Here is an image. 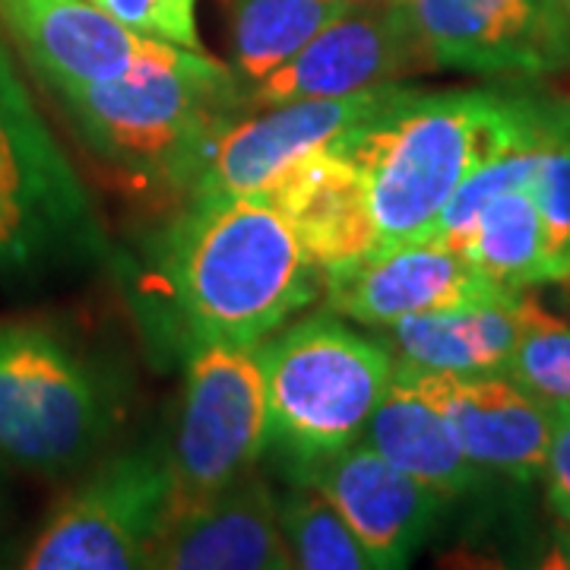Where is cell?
I'll return each instance as SVG.
<instances>
[{
  "mask_svg": "<svg viewBox=\"0 0 570 570\" xmlns=\"http://www.w3.org/2000/svg\"><path fill=\"white\" fill-rule=\"evenodd\" d=\"M554 115V108L489 89H415L403 105L340 137L333 149L358 178L374 250L434 238L460 184Z\"/></svg>",
  "mask_w": 570,
  "mask_h": 570,
  "instance_id": "6da1fadb",
  "label": "cell"
},
{
  "mask_svg": "<svg viewBox=\"0 0 570 570\" xmlns=\"http://www.w3.org/2000/svg\"><path fill=\"white\" fill-rule=\"evenodd\" d=\"M168 283L190 340L257 346L324 292V273L266 194L190 206L175 228Z\"/></svg>",
  "mask_w": 570,
  "mask_h": 570,
  "instance_id": "7a4b0ae2",
  "label": "cell"
},
{
  "mask_svg": "<svg viewBox=\"0 0 570 570\" xmlns=\"http://www.w3.org/2000/svg\"><path fill=\"white\" fill-rule=\"evenodd\" d=\"M51 89L99 156L175 178L194 175L213 134L247 105L232 67L168 41L118 80Z\"/></svg>",
  "mask_w": 570,
  "mask_h": 570,
  "instance_id": "3957f363",
  "label": "cell"
},
{
  "mask_svg": "<svg viewBox=\"0 0 570 570\" xmlns=\"http://www.w3.org/2000/svg\"><path fill=\"white\" fill-rule=\"evenodd\" d=\"M118 419V381L80 340L39 317H0V460L70 475L92 463Z\"/></svg>",
  "mask_w": 570,
  "mask_h": 570,
  "instance_id": "277c9868",
  "label": "cell"
},
{
  "mask_svg": "<svg viewBox=\"0 0 570 570\" xmlns=\"http://www.w3.org/2000/svg\"><path fill=\"white\" fill-rule=\"evenodd\" d=\"M269 444L295 463L362 441L384 400L396 362L381 340H367L333 317H311L257 343Z\"/></svg>",
  "mask_w": 570,
  "mask_h": 570,
  "instance_id": "5b68a950",
  "label": "cell"
},
{
  "mask_svg": "<svg viewBox=\"0 0 570 570\" xmlns=\"http://www.w3.org/2000/svg\"><path fill=\"white\" fill-rule=\"evenodd\" d=\"M269 448L266 390L257 346L200 340L184 371L181 403L171 441V504L184 508L232 489Z\"/></svg>",
  "mask_w": 570,
  "mask_h": 570,
  "instance_id": "8992f818",
  "label": "cell"
},
{
  "mask_svg": "<svg viewBox=\"0 0 570 570\" xmlns=\"http://www.w3.org/2000/svg\"><path fill=\"white\" fill-rule=\"evenodd\" d=\"M171 504V472L159 444L121 450L63 491L22 551L29 570H137Z\"/></svg>",
  "mask_w": 570,
  "mask_h": 570,
  "instance_id": "52a82bcc",
  "label": "cell"
},
{
  "mask_svg": "<svg viewBox=\"0 0 570 570\" xmlns=\"http://www.w3.org/2000/svg\"><path fill=\"white\" fill-rule=\"evenodd\" d=\"M89 225V206L22 80L0 82V269L61 254Z\"/></svg>",
  "mask_w": 570,
  "mask_h": 570,
  "instance_id": "ba28073f",
  "label": "cell"
},
{
  "mask_svg": "<svg viewBox=\"0 0 570 570\" xmlns=\"http://www.w3.org/2000/svg\"><path fill=\"white\" fill-rule=\"evenodd\" d=\"M415 89L371 86L340 99L266 105L254 118H235L213 134L190 175V206L216 204L269 184L283 168L326 149L348 130L403 105Z\"/></svg>",
  "mask_w": 570,
  "mask_h": 570,
  "instance_id": "9c48e42d",
  "label": "cell"
},
{
  "mask_svg": "<svg viewBox=\"0 0 570 570\" xmlns=\"http://www.w3.org/2000/svg\"><path fill=\"white\" fill-rule=\"evenodd\" d=\"M434 67L549 77L570 67V17L558 0H403Z\"/></svg>",
  "mask_w": 570,
  "mask_h": 570,
  "instance_id": "30bf717a",
  "label": "cell"
},
{
  "mask_svg": "<svg viewBox=\"0 0 570 570\" xmlns=\"http://www.w3.org/2000/svg\"><path fill=\"white\" fill-rule=\"evenodd\" d=\"M431 67L434 61L406 3L365 7L348 10L346 17L321 29L292 61H285L266 80L254 82L245 99L247 108L340 99Z\"/></svg>",
  "mask_w": 570,
  "mask_h": 570,
  "instance_id": "8fae6325",
  "label": "cell"
},
{
  "mask_svg": "<svg viewBox=\"0 0 570 570\" xmlns=\"http://www.w3.org/2000/svg\"><path fill=\"white\" fill-rule=\"evenodd\" d=\"M324 292L333 314L365 326H390L415 314L489 305L517 295L491 283L438 238L381 247L336 266L324 273Z\"/></svg>",
  "mask_w": 570,
  "mask_h": 570,
  "instance_id": "7c38bea8",
  "label": "cell"
},
{
  "mask_svg": "<svg viewBox=\"0 0 570 570\" xmlns=\"http://www.w3.org/2000/svg\"><path fill=\"white\" fill-rule=\"evenodd\" d=\"M292 479L321 491L343 513L371 554L374 570L406 568L448 504L444 494L390 466L365 441L311 463H295Z\"/></svg>",
  "mask_w": 570,
  "mask_h": 570,
  "instance_id": "4fadbf2b",
  "label": "cell"
},
{
  "mask_svg": "<svg viewBox=\"0 0 570 570\" xmlns=\"http://www.w3.org/2000/svg\"><path fill=\"white\" fill-rule=\"evenodd\" d=\"M396 371L425 393L448 419L469 463L530 482L542 475L551 438V406L510 374H438Z\"/></svg>",
  "mask_w": 570,
  "mask_h": 570,
  "instance_id": "5bb4252c",
  "label": "cell"
},
{
  "mask_svg": "<svg viewBox=\"0 0 570 570\" xmlns=\"http://www.w3.org/2000/svg\"><path fill=\"white\" fill-rule=\"evenodd\" d=\"M153 570L295 568L279 527V494L257 472L197 504L168 508L153 542Z\"/></svg>",
  "mask_w": 570,
  "mask_h": 570,
  "instance_id": "9a60e30c",
  "label": "cell"
},
{
  "mask_svg": "<svg viewBox=\"0 0 570 570\" xmlns=\"http://www.w3.org/2000/svg\"><path fill=\"white\" fill-rule=\"evenodd\" d=\"M0 22L48 86L118 80L163 45L89 0H0Z\"/></svg>",
  "mask_w": 570,
  "mask_h": 570,
  "instance_id": "2e32d148",
  "label": "cell"
},
{
  "mask_svg": "<svg viewBox=\"0 0 570 570\" xmlns=\"http://www.w3.org/2000/svg\"><path fill=\"white\" fill-rule=\"evenodd\" d=\"M257 194H266L283 209L321 273L352 264L374 250V232L367 223L358 178L352 165L333 149V142L283 168Z\"/></svg>",
  "mask_w": 570,
  "mask_h": 570,
  "instance_id": "e0dca14e",
  "label": "cell"
},
{
  "mask_svg": "<svg viewBox=\"0 0 570 570\" xmlns=\"http://www.w3.org/2000/svg\"><path fill=\"white\" fill-rule=\"evenodd\" d=\"M517 295L489 305L403 317L381 326V343L396 365L412 371L508 374L517 346Z\"/></svg>",
  "mask_w": 570,
  "mask_h": 570,
  "instance_id": "ac0fdd59",
  "label": "cell"
},
{
  "mask_svg": "<svg viewBox=\"0 0 570 570\" xmlns=\"http://www.w3.org/2000/svg\"><path fill=\"white\" fill-rule=\"evenodd\" d=\"M362 441L377 450L390 466L444 494L448 501L475 489L482 479V469L469 463L456 444L448 419L400 371H393V381L374 409Z\"/></svg>",
  "mask_w": 570,
  "mask_h": 570,
  "instance_id": "d6986e66",
  "label": "cell"
},
{
  "mask_svg": "<svg viewBox=\"0 0 570 570\" xmlns=\"http://www.w3.org/2000/svg\"><path fill=\"white\" fill-rule=\"evenodd\" d=\"M348 10L340 0H232L228 45L235 77L247 86L266 80Z\"/></svg>",
  "mask_w": 570,
  "mask_h": 570,
  "instance_id": "ffe728a7",
  "label": "cell"
},
{
  "mask_svg": "<svg viewBox=\"0 0 570 570\" xmlns=\"http://www.w3.org/2000/svg\"><path fill=\"white\" fill-rule=\"evenodd\" d=\"M453 250L508 292L549 283L546 238L530 187H517L494 197Z\"/></svg>",
  "mask_w": 570,
  "mask_h": 570,
  "instance_id": "44dd1931",
  "label": "cell"
},
{
  "mask_svg": "<svg viewBox=\"0 0 570 570\" xmlns=\"http://www.w3.org/2000/svg\"><path fill=\"white\" fill-rule=\"evenodd\" d=\"M279 527L295 568L374 570L371 554L343 513L305 482H295V489L279 498Z\"/></svg>",
  "mask_w": 570,
  "mask_h": 570,
  "instance_id": "7402d4cb",
  "label": "cell"
},
{
  "mask_svg": "<svg viewBox=\"0 0 570 570\" xmlns=\"http://www.w3.org/2000/svg\"><path fill=\"white\" fill-rule=\"evenodd\" d=\"M508 374L546 403H570V321L542 302L517 295V346Z\"/></svg>",
  "mask_w": 570,
  "mask_h": 570,
  "instance_id": "603a6c76",
  "label": "cell"
},
{
  "mask_svg": "<svg viewBox=\"0 0 570 570\" xmlns=\"http://www.w3.org/2000/svg\"><path fill=\"white\" fill-rule=\"evenodd\" d=\"M546 238L549 283H570V115L551 127L530 184Z\"/></svg>",
  "mask_w": 570,
  "mask_h": 570,
  "instance_id": "cb8c5ba5",
  "label": "cell"
},
{
  "mask_svg": "<svg viewBox=\"0 0 570 570\" xmlns=\"http://www.w3.org/2000/svg\"><path fill=\"white\" fill-rule=\"evenodd\" d=\"M111 20L146 39L168 41L187 51H204L197 32V0H89Z\"/></svg>",
  "mask_w": 570,
  "mask_h": 570,
  "instance_id": "d4e9b609",
  "label": "cell"
},
{
  "mask_svg": "<svg viewBox=\"0 0 570 570\" xmlns=\"http://www.w3.org/2000/svg\"><path fill=\"white\" fill-rule=\"evenodd\" d=\"M542 475L551 508L570 523V403H551V438Z\"/></svg>",
  "mask_w": 570,
  "mask_h": 570,
  "instance_id": "484cf974",
  "label": "cell"
},
{
  "mask_svg": "<svg viewBox=\"0 0 570 570\" xmlns=\"http://www.w3.org/2000/svg\"><path fill=\"white\" fill-rule=\"evenodd\" d=\"M542 568H554V570H570V523H564L561 530L554 532L551 539V549L542 561Z\"/></svg>",
  "mask_w": 570,
  "mask_h": 570,
  "instance_id": "4316f807",
  "label": "cell"
},
{
  "mask_svg": "<svg viewBox=\"0 0 570 570\" xmlns=\"http://www.w3.org/2000/svg\"><path fill=\"white\" fill-rule=\"evenodd\" d=\"M17 70H13V61H10V51H7V45L0 41V82L10 80Z\"/></svg>",
  "mask_w": 570,
  "mask_h": 570,
  "instance_id": "83f0119b",
  "label": "cell"
},
{
  "mask_svg": "<svg viewBox=\"0 0 570 570\" xmlns=\"http://www.w3.org/2000/svg\"><path fill=\"white\" fill-rule=\"evenodd\" d=\"M348 3L352 10H365V7H390V3H403V0H340Z\"/></svg>",
  "mask_w": 570,
  "mask_h": 570,
  "instance_id": "f1b7e54d",
  "label": "cell"
},
{
  "mask_svg": "<svg viewBox=\"0 0 570 570\" xmlns=\"http://www.w3.org/2000/svg\"><path fill=\"white\" fill-rule=\"evenodd\" d=\"M558 3H561V10L570 17V0H558Z\"/></svg>",
  "mask_w": 570,
  "mask_h": 570,
  "instance_id": "f546056e",
  "label": "cell"
},
{
  "mask_svg": "<svg viewBox=\"0 0 570 570\" xmlns=\"http://www.w3.org/2000/svg\"><path fill=\"white\" fill-rule=\"evenodd\" d=\"M0 527H3V501H0Z\"/></svg>",
  "mask_w": 570,
  "mask_h": 570,
  "instance_id": "4dcf8cb0",
  "label": "cell"
}]
</instances>
